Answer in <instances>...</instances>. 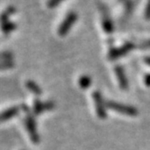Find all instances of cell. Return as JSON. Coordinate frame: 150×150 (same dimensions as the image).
Masks as SVG:
<instances>
[{
  "label": "cell",
  "instance_id": "3957f363",
  "mask_svg": "<svg viewBox=\"0 0 150 150\" xmlns=\"http://www.w3.org/2000/svg\"><path fill=\"white\" fill-rule=\"evenodd\" d=\"M25 116V127H26V130L31 137V140L33 141L35 144L39 143L40 141V137L38 135L37 129H36V123L35 120L34 119L33 115L31 114L30 110H28Z\"/></svg>",
  "mask_w": 150,
  "mask_h": 150
},
{
  "label": "cell",
  "instance_id": "9c48e42d",
  "mask_svg": "<svg viewBox=\"0 0 150 150\" xmlns=\"http://www.w3.org/2000/svg\"><path fill=\"white\" fill-rule=\"evenodd\" d=\"M16 8L14 6H8L7 7H6L3 11L0 13V24L10 20L9 19L10 16L16 14Z\"/></svg>",
  "mask_w": 150,
  "mask_h": 150
},
{
  "label": "cell",
  "instance_id": "5b68a950",
  "mask_svg": "<svg viewBox=\"0 0 150 150\" xmlns=\"http://www.w3.org/2000/svg\"><path fill=\"white\" fill-rule=\"evenodd\" d=\"M135 47V45L133 42H126L121 47L119 48H114L110 51L109 53V58L110 60H116L117 58H120L124 55H126L128 52H130Z\"/></svg>",
  "mask_w": 150,
  "mask_h": 150
},
{
  "label": "cell",
  "instance_id": "ba28073f",
  "mask_svg": "<svg viewBox=\"0 0 150 150\" xmlns=\"http://www.w3.org/2000/svg\"><path fill=\"white\" fill-rule=\"evenodd\" d=\"M17 28V24L13 22L11 20H8L6 22L0 24V29H1L2 33L6 35H8L14 32Z\"/></svg>",
  "mask_w": 150,
  "mask_h": 150
},
{
  "label": "cell",
  "instance_id": "7a4b0ae2",
  "mask_svg": "<svg viewBox=\"0 0 150 150\" xmlns=\"http://www.w3.org/2000/svg\"><path fill=\"white\" fill-rule=\"evenodd\" d=\"M107 108L110 109L111 110L120 113V114H124L127 116H137L138 114V111L136 108L132 106H128V105H125V104H121V103H117L115 101H107L106 103Z\"/></svg>",
  "mask_w": 150,
  "mask_h": 150
},
{
  "label": "cell",
  "instance_id": "52a82bcc",
  "mask_svg": "<svg viewBox=\"0 0 150 150\" xmlns=\"http://www.w3.org/2000/svg\"><path fill=\"white\" fill-rule=\"evenodd\" d=\"M21 110L22 109H21V107L19 106H14L9 109H6L0 114V122H4V121L11 120L13 117L18 115Z\"/></svg>",
  "mask_w": 150,
  "mask_h": 150
},
{
  "label": "cell",
  "instance_id": "e0dca14e",
  "mask_svg": "<svg viewBox=\"0 0 150 150\" xmlns=\"http://www.w3.org/2000/svg\"><path fill=\"white\" fill-rule=\"evenodd\" d=\"M144 82L147 87H150V73L146 74L144 77Z\"/></svg>",
  "mask_w": 150,
  "mask_h": 150
},
{
  "label": "cell",
  "instance_id": "ac0fdd59",
  "mask_svg": "<svg viewBox=\"0 0 150 150\" xmlns=\"http://www.w3.org/2000/svg\"><path fill=\"white\" fill-rule=\"evenodd\" d=\"M145 62H146V63H147L148 65L150 66V57H146V58H145Z\"/></svg>",
  "mask_w": 150,
  "mask_h": 150
},
{
  "label": "cell",
  "instance_id": "2e32d148",
  "mask_svg": "<svg viewBox=\"0 0 150 150\" xmlns=\"http://www.w3.org/2000/svg\"><path fill=\"white\" fill-rule=\"evenodd\" d=\"M145 17L147 20H150V0H147V3L145 9Z\"/></svg>",
  "mask_w": 150,
  "mask_h": 150
},
{
  "label": "cell",
  "instance_id": "30bf717a",
  "mask_svg": "<svg viewBox=\"0 0 150 150\" xmlns=\"http://www.w3.org/2000/svg\"><path fill=\"white\" fill-rule=\"evenodd\" d=\"M25 86L31 92H33L35 95H40L42 93V90L39 87V85L35 83L34 81H27L25 83Z\"/></svg>",
  "mask_w": 150,
  "mask_h": 150
},
{
  "label": "cell",
  "instance_id": "7c38bea8",
  "mask_svg": "<svg viewBox=\"0 0 150 150\" xmlns=\"http://www.w3.org/2000/svg\"><path fill=\"white\" fill-rule=\"evenodd\" d=\"M79 85L83 90H86L91 85V79L87 75H82L79 79Z\"/></svg>",
  "mask_w": 150,
  "mask_h": 150
},
{
  "label": "cell",
  "instance_id": "5bb4252c",
  "mask_svg": "<svg viewBox=\"0 0 150 150\" xmlns=\"http://www.w3.org/2000/svg\"><path fill=\"white\" fill-rule=\"evenodd\" d=\"M14 54L9 51L2 52H0V62H5V61H13Z\"/></svg>",
  "mask_w": 150,
  "mask_h": 150
},
{
  "label": "cell",
  "instance_id": "6da1fadb",
  "mask_svg": "<svg viewBox=\"0 0 150 150\" xmlns=\"http://www.w3.org/2000/svg\"><path fill=\"white\" fill-rule=\"evenodd\" d=\"M78 19V15L76 12H69L64 19L62 21L61 25L58 26L57 33L60 36H65L71 30V28L73 26V25L76 23Z\"/></svg>",
  "mask_w": 150,
  "mask_h": 150
},
{
  "label": "cell",
  "instance_id": "8992f818",
  "mask_svg": "<svg viewBox=\"0 0 150 150\" xmlns=\"http://www.w3.org/2000/svg\"><path fill=\"white\" fill-rule=\"evenodd\" d=\"M115 73L117 78V81H119V85H120V89L123 91L127 90L128 81H127V78L126 76L125 70L123 69V67H121L120 65H117L115 67Z\"/></svg>",
  "mask_w": 150,
  "mask_h": 150
},
{
  "label": "cell",
  "instance_id": "9a60e30c",
  "mask_svg": "<svg viewBox=\"0 0 150 150\" xmlns=\"http://www.w3.org/2000/svg\"><path fill=\"white\" fill-rule=\"evenodd\" d=\"M63 0H48L47 1V6L49 8H54L57 6H59L61 3H62Z\"/></svg>",
  "mask_w": 150,
  "mask_h": 150
},
{
  "label": "cell",
  "instance_id": "8fae6325",
  "mask_svg": "<svg viewBox=\"0 0 150 150\" xmlns=\"http://www.w3.org/2000/svg\"><path fill=\"white\" fill-rule=\"evenodd\" d=\"M33 111L35 115H39L44 111H45V103H42L39 100H35L34 101V105H33Z\"/></svg>",
  "mask_w": 150,
  "mask_h": 150
},
{
  "label": "cell",
  "instance_id": "277c9868",
  "mask_svg": "<svg viewBox=\"0 0 150 150\" xmlns=\"http://www.w3.org/2000/svg\"><path fill=\"white\" fill-rule=\"evenodd\" d=\"M92 98L95 104L96 113H97L98 117L100 120H105L107 117V111H106L107 105L103 100L101 93L100 91H94L92 93Z\"/></svg>",
  "mask_w": 150,
  "mask_h": 150
},
{
  "label": "cell",
  "instance_id": "4fadbf2b",
  "mask_svg": "<svg viewBox=\"0 0 150 150\" xmlns=\"http://www.w3.org/2000/svg\"><path fill=\"white\" fill-rule=\"evenodd\" d=\"M103 28L105 30L106 33L108 34H112L113 32V25H112V22H111V19H110L109 17H106L103 21Z\"/></svg>",
  "mask_w": 150,
  "mask_h": 150
}]
</instances>
